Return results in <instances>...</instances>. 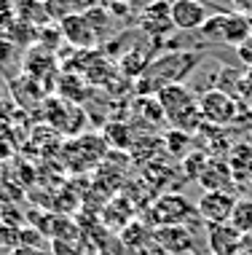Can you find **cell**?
Masks as SVG:
<instances>
[{"instance_id": "obj_1", "label": "cell", "mask_w": 252, "mask_h": 255, "mask_svg": "<svg viewBox=\"0 0 252 255\" xmlns=\"http://www.w3.org/2000/svg\"><path fill=\"white\" fill-rule=\"evenodd\" d=\"M204 49H180V51H164L148 62V67L134 78V92L140 97H156L169 86L185 84L190 73L204 62Z\"/></svg>"}, {"instance_id": "obj_2", "label": "cell", "mask_w": 252, "mask_h": 255, "mask_svg": "<svg viewBox=\"0 0 252 255\" xmlns=\"http://www.w3.org/2000/svg\"><path fill=\"white\" fill-rule=\"evenodd\" d=\"M156 100H159L167 121L172 124L174 129H180V132H185V134H193L204 127V119L199 113V97H193V92H190L185 84L164 89V92L156 94Z\"/></svg>"}, {"instance_id": "obj_3", "label": "cell", "mask_w": 252, "mask_h": 255, "mask_svg": "<svg viewBox=\"0 0 252 255\" xmlns=\"http://www.w3.org/2000/svg\"><path fill=\"white\" fill-rule=\"evenodd\" d=\"M201 35L209 40H217V43L239 49L244 40L252 38V22L236 11H215V16H209L204 22Z\"/></svg>"}, {"instance_id": "obj_4", "label": "cell", "mask_w": 252, "mask_h": 255, "mask_svg": "<svg viewBox=\"0 0 252 255\" xmlns=\"http://www.w3.org/2000/svg\"><path fill=\"white\" fill-rule=\"evenodd\" d=\"M151 220L153 226H188L193 229V220H199L196 204L188 202L182 194H164L159 196V202H153L151 210Z\"/></svg>"}, {"instance_id": "obj_5", "label": "cell", "mask_w": 252, "mask_h": 255, "mask_svg": "<svg viewBox=\"0 0 252 255\" xmlns=\"http://www.w3.org/2000/svg\"><path fill=\"white\" fill-rule=\"evenodd\" d=\"M199 113L204 124H215V127H231L239 121L242 105L236 97L220 92V89H209L199 97Z\"/></svg>"}, {"instance_id": "obj_6", "label": "cell", "mask_w": 252, "mask_h": 255, "mask_svg": "<svg viewBox=\"0 0 252 255\" xmlns=\"http://www.w3.org/2000/svg\"><path fill=\"white\" fill-rule=\"evenodd\" d=\"M236 199L234 194H223V191H204L196 202V212H199L201 220L209 223H231V215H234Z\"/></svg>"}, {"instance_id": "obj_7", "label": "cell", "mask_w": 252, "mask_h": 255, "mask_svg": "<svg viewBox=\"0 0 252 255\" xmlns=\"http://www.w3.org/2000/svg\"><path fill=\"white\" fill-rule=\"evenodd\" d=\"M59 32H62V38L67 43L76 46L81 51L94 49L99 43V32L94 30V24L88 22L86 13H73V16L59 19Z\"/></svg>"}, {"instance_id": "obj_8", "label": "cell", "mask_w": 252, "mask_h": 255, "mask_svg": "<svg viewBox=\"0 0 252 255\" xmlns=\"http://www.w3.org/2000/svg\"><path fill=\"white\" fill-rule=\"evenodd\" d=\"M169 13H172V24L180 32H201L204 22L209 19L207 3L199 0H172L169 3Z\"/></svg>"}, {"instance_id": "obj_9", "label": "cell", "mask_w": 252, "mask_h": 255, "mask_svg": "<svg viewBox=\"0 0 252 255\" xmlns=\"http://www.w3.org/2000/svg\"><path fill=\"white\" fill-rule=\"evenodd\" d=\"M207 247L212 255H236L244 250V234L234 223H209Z\"/></svg>"}, {"instance_id": "obj_10", "label": "cell", "mask_w": 252, "mask_h": 255, "mask_svg": "<svg viewBox=\"0 0 252 255\" xmlns=\"http://www.w3.org/2000/svg\"><path fill=\"white\" fill-rule=\"evenodd\" d=\"M137 22H140V30H145L153 40L172 35V30H174L172 13H169V3H164V0H153L151 5H145V8L140 11Z\"/></svg>"}, {"instance_id": "obj_11", "label": "cell", "mask_w": 252, "mask_h": 255, "mask_svg": "<svg viewBox=\"0 0 252 255\" xmlns=\"http://www.w3.org/2000/svg\"><path fill=\"white\" fill-rule=\"evenodd\" d=\"M153 239L167 255H188L193 250V229L188 226H156Z\"/></svg>"}, {"instance_id": "obj_12", "label": "cell", "mask_w": 252, "mask_h": 255, "mask_svg": "<svg viewBox=\"0 0 252 255\" xmlns=\"http://www.w3.org/2000/svg\"><path fill=\"white\" fill-rule=\"evenodd\" d=\"M199 183L204 185V191H223V194H231L236 185V177L226 161H209V167L201 172Z\"/></svg>"}, {"instance_id": "obj_13", "label": "cell", "mask_w": 252, "mask_h": 255, "mask_svg": "<svg viewBox=\"0 0 252 255\" xmlns=\"http://www.w3.org/2000/svg\"><path fill=\"white\" fill-rule=\"evenodd\" d=\"M51 19H65L73 13H86L88 5H97V0H43Z\"/></svg>"}, {"instance_id": "obj_14", "label": "cell", "mask_w": 252, "mask_h": 255, "mask_svg": "<svg viewBox=\"0 0 252 255\" xmlns=\"http://www.w3.org/2000/svg\"><path fill=\"white\" fill-rule=\"evenodd\" d=\"M151 237H153V229H148V223H142V220H132V223L121 231V242L126 247H132V250H140Z\"/></svg>"}, {"instance_id": "obj_15", "label": "cell", "mask_w": 252, "mask_h": 255, "mask_svg": "<svg viewBox=\"0 0 252 255\" xmlns=\"http://www.w3.org/2000/svg\"><path fill=\"white\" fill-rule=\"evenodd\" d=\"M231 223H234L242 234H250L252 231V199H236Z\"/></svg>"}, {"instance_id": "obj_16", "label": "cell", "mask_w": 252, "mask_h": 255, "mask_svg": "<svg viewBox=\"0 0 252 255\" xmlns=\"http://www.w3.org/2000/svg\"><path fill=\"white\" fill-rule=\"evenodd\" d=\"M105 142L115 148H129L132 145V129L126 124H107L105 127Z\"/></svg>"}, {"instance_id": "obj_17", "label": "cell", "mask_w": 252, "mask_h": 255, "mask_svg": "<svg viewBox=\"0 0 252 255\" xmlns=\"http://www.w3.org/2000/svg\"><path fill=\"white\" fill-rule=\"evenodd\" d=\"M167 148L172 156H188L190 153V134L180 132V129H172V132H167Z\"/></svg>"}, {"instance_id": "obj_18", "label": "cell", "mask_w": 252, "mask_h": 255, "mask_svg": "<svg viewBox=\"0 0 252 255\" xmlns=\"http://www.w3.org/2000/svg\"><path fill=\"white\" fill-rule=\"evenodd\" d=\"M148 62H151V57H148L142 49H132L124 59H121V67H124V70H129L134 78H137V75L148 67Z\"/></svg>"}, {"instance_id": "obj_19", "label": "cell", "mask_w": 252, "mask_h": 255, "mask_svg": "<svg viewBox=\"0 0 252 255\" xmlns=\"http://www.w3.org/2000/svg\"><path fill=\"white\" fill-rule=\"evenodd\" d=\"M78 234L62 239H51V255H84V245L78 242Z\"/></svg>"}, {"instance_id": "obj_20", "label": "cell", "mask_w": 252, "mask_h": 255, "mask_svg": "<svg viewBox=\"0 0 252 255\" xmlns=\"http://www.w3.org/2000/svg\"><path fill=\"white\" fill-rule=\"evenodd\" d=\"M242 97H247L252 102V67H247V73H244V78H242V89H239V100Z\"/></svg>"}, {"instance_id": "obj_21", "label": "cell", "mask_w": 252, "mask_h": 255, "mask_svg": "<svg viewBox=\"0 0 252 255\" xmlns=\"http://www.w3.org/2000/svg\"><path fill=\"white\" fill-rule=\"evenodd\" d=\"M236 51H239V59L244 62V65L252 67V38H250V40H244V43H242Z\"/></svg>"}, {"instance_id": "obj_22", "label": "cell", "mask_w": 252, "mask_h": 255, "mask_svg": "<svg viewBox=\"0 0 252 255\" xmlns=\"http://www.w3.org/2000/svg\"><path fill=\"white\" fill-rule=\"evenodd\" d=\"M8 255H51V253H46L43 247H24V245H19V247H13Z\"/></svg>"}, {"instance_id": "obj_23", "label": "cell", "mask_w": 252, "mask_h": 255, "mask_svg": "<svg viewBox=\"0 0 252 255\" xmlns=\"http://www.w3.org/2000/svg\"><path fill=\"white\" fill-rule=\"evenodd\" d=\"M244 250L252 253V231H250V234H244Z\"/></svg>"}, {"instance_id": "obj_24", "label": "cell", "mask_w": 252, "mask_h": 255, "mask_svg": "<svg viewBox=\"0 0 252 255\" xmlns=\"http://www.w3.org/2000/svg\"><path fill=\"white\" fill-rule=\"evenodd\" d=\"M8 253H11V250H5V247H3V245H0V255H8Z\"/></svg>"}, {"instance_id": "obj_25", "label": "cell", "mask_w": 252, "mask_h": 255, "mask_svg": "<svg viewBox=\"0 0 252 255\" xmlns=\"http://www.w3.org/2000/svg\"><path fill=\"white\" fill-rule=\"evenodd\" d=\"M236 255H252V253H247V250H242V253H236Z\"/></svg>"}, {"instance_id": "obj_26", "label": "cell", "mask_w": 252, "mask_h": 255, "mask_svg": "<svg viewBox=\"0 0 252 255\" xmlns=\"http://www.w3.org/2000/svg\"><path fill=\"white\" fill-rule=\"evenodd\" d=\"M247 180H250V183H252V172H250V177H247Z\"/></svg>"}, {"instance_id": "obj_27", "label": "cell", "mask_w": 252, "mask_h": 255, "mask_svg": "<svg viewBox=\"0 0 252 255\" xmlns=\"http://www.w3.org/2000/svg\"><path fill=\"white\" fill-rule=\"evenodd\" d=\"M199 3H207V0H199Z\"/></svg>"}, {"instance_id": "obj_28", "label": "cell", "mask_w": 252, "mask_h": 255, "mask_svg": "<svg viewBox=\"0 0 252 255\" xmlns=\"http://www.w3.org/2000/svg\"><path fill=\"white\" fill-rule=\"evenodd\" d=\"M204 255H212V253H204Z\"/></svg>"}]
</instances>
